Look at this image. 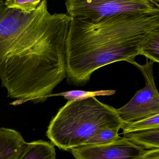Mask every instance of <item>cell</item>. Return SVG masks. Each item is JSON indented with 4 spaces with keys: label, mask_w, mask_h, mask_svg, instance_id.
<instances>
[{
    "label": "cell",
    "mask_w": 159,
    "mask_h": 159,
    "mask_svg": "<svg viewBox=\"0 0 159 159\" xmlns=\"http://www.w3.org/2000/svg\"><path fill=\"white\" fill-rule=\"evenodd\" d=\"M72 18L50 14L47 0L30 13L0 1V80L17 106L43 102L66 77V42Z\"/></svg>",
    "instance_id": "1"
},
{
    "label": "cell",
    "mask_w": 159,
    "mask_h": 159,
    "mask_svg": "<svg viewBox=\"0 0 159 159\" xmlns=\"http://www.w3.org/2000/svg\"><path fill=\"white\" fill-rule=\"evenodd\" d=\"M158 28L159 13L119 14L97 22L72 18L66 42L67 83L84 86L104 66L134 62Z\"/></svg>",
    "instance_id": "2"
},
{
    "label": "cell",
    "mask_w": 159,
    "mask_h": 159,
    "mask_svg": "<svg viewBox=\"0 0 159 159\" xmlns=\"http://www.w3.org/2000/svg\"><path fill=\"white\" fill-rule=\"evenodd\" d=\"M124 124L116 108L93 96L68 101L50 121L46 136L54 146L69 151L82 146L102 130L121 129Z\"/></svg>",
    "instance_id": "3"
},
{
    "label": "cell",
    "mask_w": 159,
    "mask_h": 159,
    "mask_svg": "<svg viewBox=\"0 0 159 159\" xmlns=\"http://www.w3.org/2000/svg\"><path fill=\"white\" fill-rule=\"evenodd\" d=\"M65 5L71 17L93 22L119 14L159 13L148 0H65Z\"/></svg>",
    "instance_id": "4"
},
{
    "label": "cell",
    "mask_w": 159,
    "mask_h": 159,
    "mask_svg": "<svg viewBox=\"0 0 159 159\" xmlns=\"http://www.w3.org/2000/svg\"><path fill=\"white\" fill-rule=\"evenodd\" d=\"M140 65L132 62L143 75L145 87L136 92L130 101L124 106L117 109L119 117L124 123L133 122L159 114V93L153 74V61Z\"/></svg>",
    "instance_id": "5"
},
{
    "label": "cell",
    "mask_w": 159,
    "mask_h": 159,
    "mask_svg": "<svg viewBox=\"0 0 159 159\" xmlns=\"http://www.w3.org/2000/svg\"><path fill=\"white\" fill-rule=\"evenodd\" d=\"M71 151L75 159H140L146 150L125 136L110 143L83 146Z\"/></svg>",
    "instance_id": "6"
},
{
    "label": "cell",
    "mask_w": 159,
    "mask_h": 159,
    "mask_svg": "<svg viewBox=\"0 0 159 159\" xmlns=\"http://www.w3.org/2000/svg\"><path fill=\"white\" fill-rule=\"evenodd\" d=\"M27 144L17 131L0 128V156L3 159H18Z\"/></svg>",
    "instance_id": "7"
},
{
    "label": "cell",
    "mask_w": 159,
    "mask_h": 159,
    "mask_svg": "<svg viewBox=\"0 0 159 159\" xmlns=\"http://www.w3.org/2000/svg\"><path fill=\"white\" fill-rule=\"evenodd\" d=\"M18 159H56L54 145L51 142L44 140L27 143Z\"/></svg>",
    "instance_id": "8"
},
{
    "label": "cell",
    "mask_w": 159,
    "mask_h": 159,
    "mask_svg": "<svg viewBox=\"0 0 159 159\" xmlns=\"http://www.w3.org/2000/svg\"><path fill=\"white\" fill-rule=\"evenodd\" d=\"M125 137L143 148H159V128L128 134Z\"/></svg>",
    "instance_id": "9"
},
{
    "label": "cell",
    "mask_w": 159,
    "mask_h": 159,
    "mask_svg": "<svg viewBox=\"0 0 159 159\" xmlns=\"http://www.w3.org/2000/svg\"><path fill=\"white\" fill-rule=\"evenodd\" d=\"M140 55L157 63L159 62V28L153 31L146 40L140 51Z\"/></svg>",
    "instance_id": "10"
},
{
    "label": "cell",
    "mask_w": 159,
    "mask_h": 159,
    "mask_svg": "<svg viewBox=\"0 0 159 159\" xmlns=\"http://www.w3.org/2000/svg\"><path fill=\"white\" fill-rule=\"evenodd\" d=\"M159 128V114L133 122L124 123L122 127L124 135L151 129Z\"/></svg>",
    "instance_id": "11"
},
{
    "label": "cell",
    "mask_w": 159,
    "mask_h": 159,
    "mask_svg": "<svg viewBox=\"0 0 159 159\" xmlns=\"http://www.w3.org/2000/svg\"><path fill=\"white\" fill-rule=\"evenodd\" d=\"M116 93L115 90H103L95 91H87L72 90L60 93L50 94L49 97L52 96H63L64 99L68 101H76L82 100L93 96H110Z\"/></svg>",
    "instance_id": "12"
},
{
    "label": "cell",
    "mask_w": 159,
    "mask_h": 159,
    "mask_svg": "<svg viewBox=\"0 0 159 159\" xmlns=\"http://www.w3.org/2000/svg\"><path fill=\"white\" fill-rule=\"evenodd\" d=\"M120 129L119 128H107L102 130L84 143L82 146L101 145L113 143L120 138L119 132Z\"/></svg>",
    "instance_id": "13"
},
{
    "label": "cell",
    "mask_w": 159,
    "mask_h": 159,
    "mask_svg": "<svg viewBox=\"0 0 159 159\" xmlns=\"http://www.w3.org/2000/svg\"><path fill=\"white\" fill-rule=\"evenodd\" d=\"M42 0H6L4 4L8 8L30 13L35 10Z\"/></svg>",
    "instance_id": "14"
},
{
    "label": "cell",
    "mask_w": 159,
    "mask_h": 159,
    "mask_svg": "<svg viewBox=\"0 0 159 159\" xmlns=\"http://www.w3.org/2000/svg\"><path fill=\"white\" fill-rule=\"evenodd\" d=\"M140 159H159V148L146 151Z\"/></svg>",
    "instance_id": "15"
},
{
    "label": "cell",
    "mask_w": 159,
    "mask_h": 159,
    "mask_svg": "<svg viewBox=\"0 0 159 159\" xmlns=\"http://www.w3.org/2000/svg\"><path fill=\"white\" fill-rule=\"evenodd\" d=\"M151 3L154 4L155 6L159 8V0H148Z\"/></svg>",
    "instance_id": "16"
},
{
    "label": "cell",
    "mask_w": 159,
    "mask_h": 159,
    "mask_svg": "<svg viewBox=\"0 0 159 159\" xmlns=\"http://www.w3.org/2000/svg\"><path fill=\"white\" fill-rule=\"evenodd\" d=\"M0 159H3L2 158V157L0 156Z\"/></svg>",
    "instance_id": "17"
},
{
    "label": "cell",
    "mask_w": 159,
    "mask_h": 159,
    "mask_svg": "<svg viewBox=\"0 0 159 159\" xmlns=\"http://www.w3.org/2000/svg\"><path fill=\"white\" fill-rule=\"evenodd\" d=\"M0 1H1V0H0Z\"/></svg>",
    "instance_id": "18"
}]
</instances>
